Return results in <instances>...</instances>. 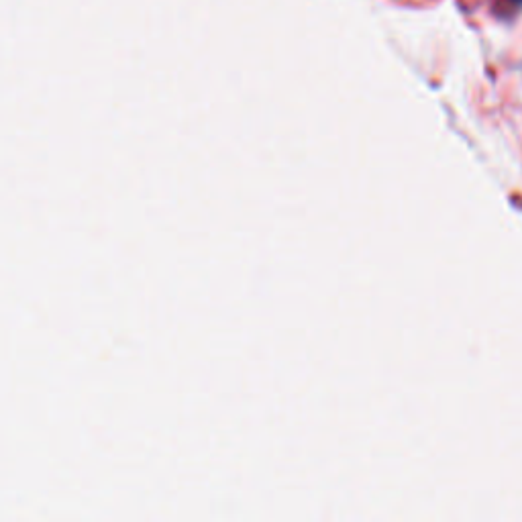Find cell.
<instances>
[{
    "mask_svg": "<svg viewBox=\"0 0 522 522\" xmlns=\"http://www.w3.org/2000/svg\"><path fill=\"white\" fill-rule=\"evenodd\" d=\"M512 3H514V5H518V7H522V0H512Z\"/></svg>",
    "mask_w": 522,
    "mask_h": 522,
    "instance_id": "6da1fadb",
    "label": "cell"
}]
</instances>
